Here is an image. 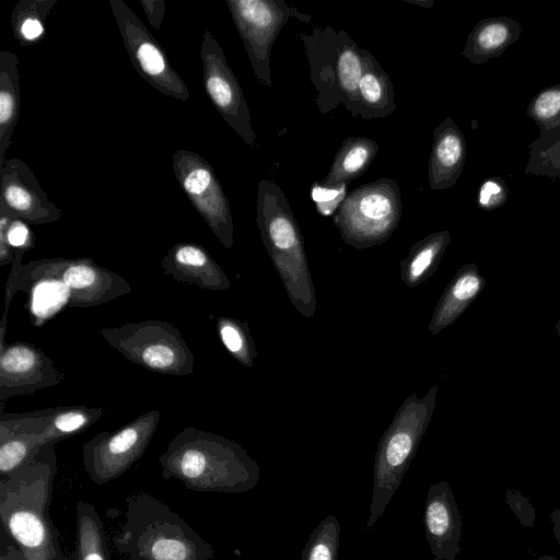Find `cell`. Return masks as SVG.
Instances as JSON below:
<instances>
[{
    "label": "cell",
    "mask_w": 560,
    "mask_h": 560,
    "mask_svg": "<svg viewBox=\"0 0 560 560\" xmlns=\"http://www.w3.org/2000/svg\"><path fill=\"white\" fill-rule=\"evenodd\" d=\"M165 476L207 491L244 492L259 480L256 460L236 442L219 434L187 427L161 455Z\"/></svg>",
    "instance_id": "6da1fadb"
},
{
    "label": "cell",
    "mask_w": 560,
    "mask_h": 560,
    "mask_svg": "<svg viewBox=\"0 0 560 560\" xmlns=\"http://www.w3.org/2000/svg\"><path fill=\"white\" fill-rule=\"evenodd\" d=\"M256 222L292 305L303 317H313L316 295L304 238L284 192L271 179L258 183Z\"/></svg>",
    "instance_id": "7a4b0ae2"
},
{
    "label": "cell",
    "mask_w": 560,
    "mask_h": 560,
    "mask_svg": "<svg viewBox=\"0 0 560 560\" xmlns=\"http://www.w3.org/2000/svg\"><path fill=\"white\" fill-rule=\"evenodd\" d=\"M438 389L435 384L421 398L417 393L407 397L381 438L374 460L366 530L373 528L398 490L432 420Z\"/></svg>",
    "instance_id": "3957f363"
},
{
    "label": "cell",
    "mask_w": 560,
    "mask_h": 560,
    "mask_svg": "<svg viewBox=\"0 0 560 560\" xmlns=\"http://www.w3.org/2000/svg\"><path fill=\"white\" fill-rule=\"evenodd\" d=\"M310 67V80L320 114L340 105L360 117L359 82L364 69L363 49L343 30L315 26L299 34Z\"/></svg>",
    "instance_id": "277c9868"
},
{
    "label": "cell",
    "mask_w": 560,
    "mask_h": 560,
    "mask_svg": "<svg viewBox=\"0 0 560 560\" xmlns=\"http://www.w3.org/2000/svg\"><path fill=\"white\" fill-rule=\"evenodd\" d=\"M15 253L5 285L15 294L38 281H57L68 291L67 306L73 308L105 304L131 292L129 282L91 258H42L22 264Z\"/></svg>",
    "instance_id": "5b68a950"
},
{
    "label": "cell",
    "mask_w": 560,
    "mask_h": 560,
    "mask_svg": "<svg viewBox=\"0 0 560 560\" xmlns=\"http://www.w3.org/2000/svg\"><path fill=\"white\" fill-rule=\"evenodd\" d=\"M402 205L399 185L381 178L350 191L334 217L342 241L366 249L385 243L396 231Z\"/></svg>",
    "instance_id": "8992f818"
},
{
    "label": "cell",
    "mask_w": 560,
    "mask_h": 560,
    "mask_svg": "<svg viewBox=\"0 0 560 560\" xmlns=\"http://www.w3.org/2000/svg\"><path fill=\"white\" fill-rule=\"evenodd\" d=\"M98 332L122 357L147 370L175 376L194 372L192 351L178 327L166 320L145 319Z\"/></svg>",
    "instance_id": "52a82bcc"
},
{
    "label": "cell",
    "mask_w": 560,
    "mask_h": 560,
    "mask_svg": "<svg viewBox=\"0 0 560 560\" xmlns=\"http://www.w3.org/2000/svg\"><path fill=\"white\" fill-rule=\"evenodd\" d=\"M234 25L243 40L256 79L264 88H271V48L292 15L308 22L282 0H225Z\"/></svg>",
    "instance_id": "ba28073f"
},
{
    "label": "cell",
    "mask_w": 560,
    "mask_h": 560,
    "mask_svg": "<svg viewBox=\"0 0 560 560\" xmlns=\"http://www.w3.org/2000/svg\"><path fill=\"white\" fill-rule=\"evenodd\" d=\"M110 10L138 74L165 96L187 101L189 90L140 18L122 0H110Z\"/></svg>",
    "instance_id": "9c48e42d"
},
{
    "label": "cell",
    "mask_w": 560,
    "mask_h": 560,
    "mask_svg": "<svg viewBox=\"0 0 560 560\" xmlns=\"http://www.w3.org/2000/svg\"><path fill=\"white\" fill-rule=\"evenodd\" d=\"M175 178L190 203L226 249L234 244V226L229 199L207 160L179 149L173 154Z\"/></svg>",
    "instance_id": "30bf717a"
},
{
    "label": "cell",
    "mask_w": 560,
    "mask_h": 560,
    "mask_svg": "<svg viewBox=\"0 0 560 560\" xmlns=\"http://www.w3.org/2000/svg\"><path fill=\"white\" fill-rule=\"evenodd\" d=\"M161 418L150 410L113 432H101L82 448L85 470L96 483L107 482L124 474L150 444Z\"/></svg>",
    "instance_id": "8fae6325"
},
{
    "label": "cell",
    "mask_w": 560,
    "mask_h": 560,
    "mask_svg": "<svg viewBox=\"0 0 560 560\" xmlns=\"http://www.w3.org/2000/svg\"><path fill=\"white\" fill-rule=\"evenodd\" d=\"M202 82L206 94L223 120L249 147L257 145L250 113L243 90L225 55L210 31H205L200 46Z\"/></svg>",
    "instance_id": "7c38bea8"
},
{
    "label": "cell",
    "mask_w": 560,
    "mask_h": 560,
    "mask_svg": "<svg viewBox=\"0 0 560 560\" xmlns=\"http://www.w3.org/2000/svg\"><path fill=\"white\" fill-rule=\"evenodd\" d=\"M66 374L40 349L15 341L0 349V411L5 400L62 383Z\"/></svg>",
    "instance_id": "4fadbf2b"
},
{
    "label": "cell",
    "mask_w": 560,
    "mask_h": 560,
    "mask_svg": "<svg viewBox=\"0 0 560 560\" xmlns=\"http://www.w3.org/2000/svg\"><path fill=\"white\" fill-rule=\"evenodd\" d=\"M0 209L34 225L58 221L62 215L30 166L19 158L8 159L0 167Z\"/></svg>",
    "instance_id": "5bb4252c"
},
{
    "label": "cell",
    "mask_w": 560,
    "mask_h": 560,
    "mask_svg": "<svg viewBox=\"0 0 560 560\" xmlns=\"http://www.w3.org/2000/svg\"><path fill=\"white\" fill-rule=\"evenodd\" d=\"M425 539L434 560H455L460 551L462 516L446 481L430 486L423 515Z\"/></svg>",
    "instance_id": "9a60e30c"
},
{
    "label": "cell",
    "mask_w": 560,
    "mask_h": 560,
    "mask_svg": "<svg viewBox=\"0 0 560 560\" xmlns=\"http://www.w3.org/2000/svg\"><path fill=\"white\" fill-rule=\"evenodd\" d=\"M2 495L1 514L10 534L26 560H51L55 557L51 528L44 515V500L35 505L30 501Z\"/></svg>",
    "instance_id": "2e32d148"
},
{
    "label": "cell",
    "mask_w": 560,
    "mask_h": 560,
    "mask_svg": "<svg viewBox=\"0 0 560 560\" xmlns=\"http://www.w3.org/2000/svg\"><path fill=\"white\" fill-rule=\"evenodd\" d=\"M164 275L200 289L224 291L231 281L210 253L197 243L180 242L173 245L161 261Z\"/></svg>",
    "instance_id": "e0dca14e"
},
{
    "label": "cell",
    "mask_w": 560,
    "mask_h": 560,
    "mask_svg": "<svg viewBox=\"0 0 560 560\" xmlns=\"http://www.w3.org/2000/svg\"><path fill=\"white\" fill-rule=\"evenodd\" d=\"M467 143L464 132L452 117H446L433 130L429 159L428 180L433 190L454 186L460 177L466 161Z\"/></svg>",
    "instance_id": "ac0fdd59"
},
{
    "label": "cell",
    "mask_w": 560,
    "mask_h": 560,
    "mask_svg": "<svg viewBox=\"0 0 560 560\" xmlns=\"http://www.w3.org/2000/svg\"><path fill=\"white\" fill-rule=\"evenodd\" d=\"M485 285L486 279L476 264L469 262L458 268L434 308L428 326L430 334L435 336L455 323L479 296Z\"/></svg>",
    "instance_id": "d6986e66"
},
{
    "label": "cell",
    "mask_w": 560,
    "mask_h": 560,
    "mask_svg": "<svg viewBox=\"0 0 560 560\" xmlns=\"http://www.w3.org/2000/svg\"><path fill=\"white\" fill-rule=\"evenodd\" d=\"M522 25L509 16L479 21L468 34L463 56L472 65H481L505 52L521 36Z\"/></svg>",
    "instance_id": "ffe728a7"
},
{
    "label": "cell",
    "mask_w": 560,
    "mask_h": 560,
    "mask_svg": "<svg viewBox=\"0 0 560 560\" xmlns=\"http://www.w3.org/2000/svg\"><path fill=\"white\" fill-rule=\"evenodd\" d=\"M364 69L359 82L360 118L387 117L396 110L394 86L375 57L363 49Z\"/></svg>",
    "instance_id": "44dd1931"
},
{
    "label": "cell",
    "mask_w": 560,
    "mask_h": 560,
    "mask_svg": "<svg viewBox=\"0 0 560 560\" xmlns=\"http://www.w3.org/2000/svg\"><path fill=\"white\" fill-rule=\"evenodd\" d=\"M378 152L375 140L366 137L345 139L336 153L327 175L317 182L326 188H338L363 175Z\"/></svg>",
    "instance_id": "7402d4cb"
},
{
    "label": "cell",
    "mask_w": 560,
    "mask_h": 560,
    "mask_svg": "<svg viewBox=\"0 0 560 560\" xmlns=\"http://www.w3.org/2000/svg\"><path fill=\"white\" fill-rule=\"evenodd\" d=\"M20 75L18 55L0 51V167L12 143V133L20 116Z\"/></svg>",
    "instance_id": "603a6c76"
},
{
    "label": "cell",
    "mask_w": 560,
    "mask_h": 560,
    "mask_svg": "<svg viewBox=\"0 0 560 560\" xmlns=\"http://www.w3.org/2000/svg\"><path fill=\"white\" fill-rule=\"evenodd\" d=\"M452 240L447 230L431 233L413 244L400 261V279L408 288H416L438 269Z\"/></svg>",
    "instance_id": "cb8c5ba5"
},
{
    "label": "cell",
    "mask_w": 560,
    "mask_h": 560,
    "mask_svg": "<svg viewBox=\"0 0 560 560\" xmlns=\"http://www.w3.org/2000/svg\"><path fill=\"white\" fill-rule=\"evenodd\" d=\"M154 525V524H153ZM150 536L143 533L140 556L145 560H199L196 546L179 529L170 530L166 524L151 526Z\"/></svg>",
    "instance_id": "d4e9b609"
},
{
    "label": "cell",
    "mask_w": 560,
    "mask_h": 560,
    "mask_svg": "<svg viewBox=\"0 0 560 560\" xmlns=\"http://www.w3.org/2000/svg\"><path fill=\"white\" fill-rule=\"evenodd\" d=\"M58 0H20L12 10L10 24L21 46H32L45 38L46 20Z\"/></svg>",
    "instance_id": "484cf974"
},
{
    "label": "cell",
    "mask_w": 560,
    "mask_h": 560,
    "mask_svg": "<svg viewBox=\"0 0 560 560\" xmlns=\"http://www.w3.org/2000/svg\"><path fill=\"white\" fill-rule=\"evenodd\" d=\"M46 445L44 434L0 425V471L10 475Z\"/></svg>",
    "instance_id": "4316f807"
},
{
    "label": "cell",
    "mask_w": 560,
    "mask_h": 560,
    "mask_svg": "<svg viewBox=\"0 0 560 560\" xmlns=\"http://www.w3.org/2000/svg\"><path fill=\"white\" fill-rule=\"evenodd\" d=\"M104 415V409L88 406H60L50 408L46 444L56 443L90 428Z\"/></svg>",
    "instance_id": "83f0119b"
},
{
    "label": "cell",
    "mask_w": 560,
    "mask_h": 560,
    "mask_svg": "<svg viewBox=\"0 0 560 560\" xmlns=\"http://www.w3.org/2000/svg\"><path fill=\"white\" fill-rule=\"evenodd\" d=\"M526 114L539 129L538 140L560 138V83L541 89L529 101Z\"/></svg>",
    "instance_id": "f1b7e54d"
},
{
    "label": "cell",
    "mask_w": 560,
    "mask_h": 560,
    "mask_svg": "<svg viewBox=\"0 0 560 560\" xmlns=\"http://www.w3.org/2000/svg\"><path fill=\"white\" fill-rule=\"evenodd\" d=\"M217 330L230 354L243 366L252 368L257 358V350L248 324L221 316L217 319Z\"/></svg>",
    "instance_id": "f546056e"
},
{
    "label": "cell",
    "mask_w": 560,
    "mask_h": 560,
    "mask_svg": "<svg viewBox=\"0 0 560 560\" xmlns=\"http://www.w3.org/2000/svg\"><path fill=\"white\" fill-rule=\"evenodd\" d=\"M339 538L340 523L329 514L310 534L301 560H338Z\"/></svg>",
    "instance_id": "4dcf8cb0"
},
{
    "label": "cell",
    "mask_w": 560,
    "mask_h": 560,
    "mask_svg": "<svg viewBox=\"0 0 560 560\" xmlns=\"http://www.w3.org/2000/svg\"><path fill=\"white\" fill-rule=\"evenodd\" d=\"M525 173L551 178L560 177V138L552 141L534 140L528 147Z\"/></svg>",
    "instance_id": "1f68e13d"
},
{
    "label": "cell",
    "mask_w": 560,
    "mask_h": 560,
    "mask_svg": "<svg viewBox=\"0 0 560 560\" xmlns=\"http://www.w3.org/2000/svg\"><path fill=\"white\" fill-rule=\"evenodd\" d=\"M80 560H108L101 523L88 509H80Z\"/></svg>",
    "instance_id": "d6a6232c"
},
{
    "label": "cell",
    "mask_w": 560,
    "mask_h": 560,
    "mask_svg": "<svg viewBox=\"0 0 560 560\" xmlns=\"http://www.w3.org/2000/svg\"><path fill=\"white\" fill-rule=\"evenodd\" d=\"M509 197V188L501 177L487 178L479 187L477 202L478 206L491 211L502 207Z\"/></svg>",
    "instance_id": "836d02e7"
},
{
    "label": "cell",
    "mask_w": 560,
    "mask_h": 560,
    "mask_svg": "<svg viewBox=\"0 0 560 560\" xmlns=\"http://www.w3.org/2000/svg\"><path fill=\"white\" fill-rule=\"evenodd\" d=\"M2 210V209H0ZM4 211V210H2ZM7 212V211H4ZM7 221V238L11 248L16 252L26 253L32 249L35 244V236L28 226V223L22 219L14 218L9 212Z\"/></svg>",
    "instance_id": "e575fe53"
},
{
    "label": "cell",
    "mask_w": 560,
    "mask_h": 560,
    "mask_svg": "<svg viewBox=\"0 0 560 560\" xmlns=\"http://www.w3.org/2000/svg\"><path fill=\"white\" fill-rule=\"evenodd\" d=\"M348 185L338 188H326L317 182L312 186V199L316 203L318 213L329 215L339 209L347 197Z\"/></svg>",
    "instance_id": "d590c367"
},
{
    "label": "cell",
    "mask_w": 560,
    "mask_h": 560,
    "mask_svg": "<svg viewBox=\"0 0 560 560\" xmlns=\"http://www.w3.org/2000/svg\"><path fill=\"white\" fill-rule=\"evenodd\" d=\"M140 4L147 15L150 25L159 31L164 20L166 3L164 0H141Z\"/></svg>",
    "instance_id": "8d00e7d4"
},
{
    "label": "cell",
    "mask_w": 560,
    "mask_h": 560,
    "mask_svg": "<svg viewBox=\"0 0 560 560\" xmlns=\"http://www.w3.org/2000/svg\"><path fill=\"white\" fill-rule=\"evenodd\" d=\"M7 212L0 210V267L12 265L14 260V250L8 243L7 238Z\"/></svg>",
    "instance_id": "74e56055"
},
{
    "label": "cell",
    "mask_w": 560,
    "mask_h": 560,
    "mask_svg": "<svg viewBox=\"0 0 560 560\" xmlns=\"http://www.w3.org/2000/svg\"><path fill=\"white\" fill-rule=\"evenodd\" d=\"M549 518L551 522L553 536L556 537L558 544L560 545V509L553 510L550 513Z\"/></svg>",
    "instance_id": "f35d334b"
},
{
    "label": "cell",
    "mask_w": 560,
    "mask_h": 560,
    "mask_svg": "<svg viewBox=\"0 0 560 560\" xmlns=\"http://www.w3.org/2000/svg\"><path fill=\"white\" fill-rule=\"evenodd\" d=\"M555 332L558 337H560V318L555 326Z\"/></svg>",
    "instance_id": "ab89813d"
},
{
    "label": "cell",
    "mask_w": 560,
    "mask_h": 560,
    "mask_svg": "<svg viewBox=\"0 0 560 560\" xmlns=\"http://www.w3.org/2000/svg\"><path fill=\"white\" fill-rule=\"evenodd\" d=\"M539 560H557V559H556L555 557H552V556H546V555H545V556H541V557L539 558Z\"/></svg>",
    "instance_id": "60d3db41"
}]
</instances>
